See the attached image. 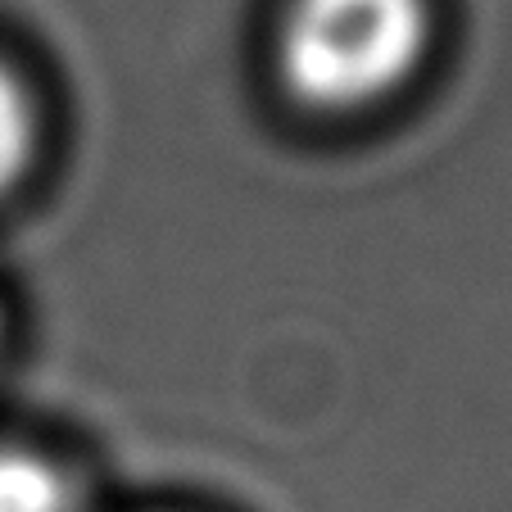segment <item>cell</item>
Segmentation results:
<instances>
[{
	"instance_id": "7a4b0ae2",
	"label": "cell",
	"mask_w": 512,
	"mask_h": 512,
	"mask_svg": "<svg viewBox=\"0 0 512 512\" xmlns=\"http://www.w3.org/2000/svg\"><path fill=\"white\" fill-rule=\"evenodd\" d=\"M0 512H73V490L41 454L0 449Z\"/></svg>"
},
{
	"instance_id": "3957f363",
	"label": "cell",
	"mask_w": 512,
	"mask_h": 512,
	"mask_svg": "<svg viewBox=\"0 0 512 512\" xmlns=\"http://www.w3.org/2000/svg\"><path fill=\"white\" fill-rule=\"evenodd\" d=\"M37 155V105L23 78L0 59V195L14 191Z\"/></svg>"
},
{
	"instance_id": "6da1fadb",
	"label": "cell",
	"mask_w": 512,
	"mask_h": 512,
	"mask_svg": "<svg viewBox=\"0 0 512 512\" xmlns=\"http://www.w3.org/2000/svg\"><path fill=\"white\" fill-rule=\"evenodd\" d=\"M426 46V0H290L277 28V68L295 100L349 114L404 87Z\"/></svg>"
}]
</instances>
